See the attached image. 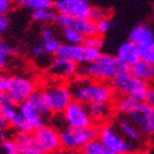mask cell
Segmentation results:
<instances>
[{
    "label": "cell",
    "instance_id": "cell-22",
    "mask_svg": "<svg viewBox=\"0 0 154 154\" xmlns=\"http://www.w3.org/2000/svg\"><path fill=\"white\" fill-rule=\"evenodd\" d=\"M73 28L76 29L78 32H80L85 38L86 36L96 35V22L91 20L89 17L86 18H75L74 23H73Z\"/></svg>",
    "mask_w": 154,
    "mask_h": 154
},
{
    "label": "cell",
    "instance_id": "cell-18",
    "mask_svg": "<svg viewBox=\"0 0 154 154\" xmlns=\"http://www.w3.org/2000/svg\"><path fill=\"white\" fill-rule=\"evenodd\" d=\"M20 110L22 112L23 117L26 119L28 127H29L30 131H34L35 129H38V127L45 125V117L38 112V110L31 105V103L26 100L23 103L20 105Z\"/></svg>",
    "mask_w": 154,
    "mask_h": 154
},
{
    "label": "cell",
    "instance_id": "cell-31",
    "mask_svg": "<svg viewBox=\"0 0 154 154\" xmlns=\"http://www.w3.org/2000/svg\"><path fill=\"white\" fill-rule=\"evenodd\" d=\"M13 53H14V50L0 38V71L3 69L8 65L10 56Z\"/></svg>",
    "mask_w": 154,
    "mask_h": 154
},
{
    "label": "cell",
    "instance_id": "cell-40",
    "mask_svg": "<svg viewBox=\"0 0 154 154\" xmlns=\"http://www.w3.org/2000/svg\"><path fill=\"white\" fill-rule=\"evenodd\" d=\"M31 53H32V55L34 56V57H42V56H44L46 53H45L44 48H43V46H42L41 44H35L33 45L32 50H31Z\"/></svg>",
    "mask_w": 154,
    "mask_h": 154
},
{
    "label": "cell",
    "instance_id": "cell-34",
    "mask_svg": "<svg viewBox=\"0 0 154 154\" xmlns=\"http://www.w3.org/2000/svg\"><path fill=\"white\" fill-rule=\"evenodd\" d=\"M103 38H100V35L96 34V35H91V36H86L84 38L83 44L87 48H97V50H100L101 46H103Z\"/></svg>",
    "mask_w": 154,
    "mask_h": 154
},
{
    "label": "cell",
    "instance_id": "cell-10",
    "mask_svg": "<svg viewBox=\"0 0 154 154\" xmlns=\"http://www.w3.org/2000/svg\"><path fill=\"white\" fill-rule=\"evenodd\" d=\"M32 134L36 146L46 153L55 154L62 148L60 131L52 125H41L33 131Z\"/></svg>",
    "mask_w": 154,
    "mask_h": 154
},
{
    "label": "cell",
    "instance_id": "cell-28",
    "mask_svg": "<svg viewBox=\"0 0 154 154\" xmlns=\"http://www.w3.org/2000/svg\"><path fill=\"white\" fill-rule=\"evenodd\" d=\"M31 18L33 21L38 23H51L55 22L56 13L52 9H38L35 11H32Z\"/></svg>",
    "mask_w": 154,
    "mask_h": 154
},
{
    "label": "cell",
    "instance_id": "cell-42",
    "mask_svg": "<svg viewBox=\"0 0 154 154\" xmlns=\"http://www.w3.org/2000/svg\"><path fill=\"white\" fill-rule=\"evenodd\" d=\"M144 101L146 103H149V105L154 109V88H151V87L149 88L148 93L145 95Z\"/></svg>",
    "mask_w": 154,
    "mask_h": 154
},
{
    "label": "cell",
    "instance_id": "cell-13",
    "mask_svg": "<svg viewBox=\"0 0 154 154\" xmlns=\"http://www.w3.org/2000/svg\"><path fill=\"white\" fill-rule=\"evenodd\" d=\"M129 40L133 42L139 50L154 48V31L148 23H139L130 31Z\"/></svg>",
    "mask_w": 154,
    "mask_h": 154
},
{
    "label": "cell",
    "instance_id": "cell-45",
    "mask_svg": "<svg viewBox=\"0 0 154 154\" xmlns=\"http://www.w3.org/2000/svg\"><path fill=\"white\" fill-rule=\"evenodd\" d=\"M21 154H48V153H46V152L40 150V149H38V146L35 145V146H33V148L29 149L28 151L23 152V153H21Z\"/></svg>",
    "mask_w": 154,
    "mask_h": 154
},
{
    "label": "cell",
    "instance_id": "cell-1",
    "mask_svg": "<svg viewBox=\"0 0 154 154\" xmlns=\"http://www.w3.org/2000/svg\"><path fill=\"white\" fill-rule=\"evenodd\" d=\"M73 96L77 101L91 105V103H111L115 96L111 84L99 80H88L87 77L77 73L73 78Z\"/></svg>",
    "mask_w": 154,
    "mask_h": 154
},
{
    "label": "cell",
    "instance_id": "cell-20",
    "mask_svg": "<svg viewBox=\"0 0 154 154\" xmlns=\"http://www.w3.org/2000/svg\"><path fill=\"white\" fill-rule=\"evenodd\" d=\"M130 72L146 83L154 80V64L143 60H139L137 63L130 66Z\"/></svg>",
    "mask_w": 154,
    "mask_h": 154
},
{
    "label": "cell",
    "instance_id": "cell-4",
    "mask_svg": "<svg viewBox=\"0 0 154 154\" xmlns=\"http://www.w3.org/2000/svg\"><path fill=\"white\" fill-rule=\"evenodd\" d=\"M98 138V129L94 125L88 128H72L65 125L60 130L62 148L68 151L82 150L89 141Z\"/></svg>",
    "mask_w": 154,
    "mask_h": 154
},
{
    "label": "cell",
    "instance_id": "cell-19",
    "mask_svg": "<svg viewBox=\"0 0 154 154\" xmlns=\"http://www.w3.org/2000/svg\"><path fill=\"white\" fill-rule=\"evenodd\" d=\"M40 44L43 46L45 53L48 55L57 54L58 50L61 48V42L55 38L54 31L50 26L43 28L40 34Z\"/></svg>",
    "mask_w": 154,
    "mask_h": 154
},
{
    "label": "cell",
    "instance_id": "cell-41",
    "mask_svg": "<svg viewBox=\"0 0 154 154\" xmlns=\"http://www.w3.org/2000/svg\"><path fill=\"white\" fill-rule=\"evenodd\" d=\"M10 103H12L11 99H10L9 95L7 93H2V91H0V110L2 109L3 107L8 106Z\"/></svg>",
    "mask_w": 154,
    "mask_h": 154
},
{
    "label": "cell",
    "instance_id": "cell-2",
    "mask_svg": "<svg viewBox=\"0 0 154 154\" xmlns=\"http://www.w3.org/2000/svg\"><path fill=\"white\" fill-rule=\"evenodd\" d=\"M128 71H130V67L122 63L116 55L100 54L95 61L78 69L77 73L87 78L90 77L94 80L108 83Z\"/></svg>",
    "mask_w": 154,
    "mask_h": 154
},
{
    "label": "cell",
    "instance_id": "cell-14",
    "mask_svg": "<svg viewBox=\"0 0 154 154\" xmlns=\"http://www.w3.org/2000/svg\"><path fill=\"white\" fill-rule=\"evenodd\" d=\"M1 112L7 119V121L11 125L13 129H16L18 131H30L28 123H26V119L23 117L20 107H17L16 103H10L8 106L3 107L1 109Z\"/></svg>",
    "mask_w": 154,
    "mask_h": 154
},
{
    "label": "cell",
    "instance_id": "cell-24",
    "mask_svg": "<svg viewBox=\"0 0 154 154\" xmlns=\"http://www.w3.org/2000/svg\"><path fill=\"white\" fill-rule=\"evenodd\" d=\"M28 101H29L43 117L48 118V116H50L51 112H50V109H48V105H46V101H45V99H44V96H43L42 90H35V91L30 96Z\"/></svg>",
    "mask_w": 154,
    "mask_h": 154
},
{
    "label": "cell",
    "instance_id": "cell-12",
    "mask_svg": "<svg viewBox=\"0 0 154 154\" xmlns=\"http://www.w3.org/2000/svg\"><path fill=\"white\" fill-rule=\"evenodd\" d=\"M54 8L58 13H65L73 18L89 17L91 6L87 0H57Z\"/></svg>",
    "mask_w": 154,
    "mask_h": 154
},
{
    "label": "cell",
    "instance_id": "cell-3",
    "mask_svg": "<svg viewBox=\"0 0 154 154\" xmlns=\"http://www.w3.org/2000/svg\"><path fill=\"white\" fill-rule=\"evenodd\" d=\"M42 93L50 112L54 115L63 113L68 105L74 100L72 88H69L62 80H50L42 89Z\"/></svg>",
    "mask_w": 154,
    "mask_h": 154
},
{
    "label": "cell",
    "instance_id": "cell-30",
    "mask_svg": "<svg viewBox=\"0 0 154 154\" xmlns=\"http://www.w3.org/2000/svg\"><path fill=\"white\" fill-rule=\"evenodd\" d=\"M0 154H20L19 146L14 139L3 138L0 140Z\"/></svg>",
    "mask_w": 154,
    "mask_h": 154
},
{
    "label": "cell",
    "instance_id": "cell-6",
    "mask_svg": "<svg viewBox=\"0 0 154 154\" xmlns=\"http://www.w3.org/2000/svg\"><path fill=\"white\" fill-rule=\"evenodd\" d=\"M98 139L108 150L115 154H129L134 151V145L125 139L113 125H101L98 129Z\"/></svg>",
    "mask_w": 154,
    "mask_h": 154
},
{
    "label": "cell",
    "instance_id": "cell-23",
    "mask_svg": "<svg viewBox=\"0 0 154 154\" xmlns=\"http://www.w3.org/2000/svg\"><path fill=\"white\" fill-rule=\"evenodd\" d=\"M139 103H142V100L135 96H119L118 99L115 101L113 109L119 115H127Z\"/></svg>",
    "mask_w": 154,
    "mask_h": 154
},
{
    "label": "cell",
    "instance_id": "cell-46",
    "mask_svg": "<svg viewBox=\"0 0 154 154\" xmlns=\"http://www.w3.org/2000/svg\"><path fill=\"white\" fill-rule=\"evenodd\" d=\"M129 154H150V152H148V151H133Z\"/></svg>",
    "mask_w": 154,
    "mask_h": 154
},
{
    "label": "cell",
    "instance_id": "cell-44",
    "mask_svg": "<svg viewBox=\"0 0 154 154\" xmlns=\"http://www.w3.org/2000/svg\"><path fill=\"white\" fill-rule=\"evenodd\" d=\"M8 125H9V123H8L7 119L5 118V116L2 115L1 110H0V134L6 131V129L8 128Z\"/></svg>",
    "mask_w": 154,
    "mask_h": 154
},
{
    "label": "cell",
    "instance_id": "cell-16",
    "mask_svg": "<svg viewBox=\"0 0 154 154\" xmlns=\"http://www.w3.org/2000/svg\"><path fill=\"white\" fill-rule=\"evenodd\" d=\"M116 127L118 129L125 139H128L129 141L138 142L141 139V130L138 125H134L133 122L128 119V117H119L116 120Z\"/></svg>",
    "mask_w": 154,
    "mask_h": 154
},
{
    "label": "cell",
    "instance_id": "cell-11",
    "mask_svg": "<svg viewBox=\"0 0 154 154\" xmlns=\"http://www.w3.org/2000/svg\"><path fill=\"white\" fill-rule=\"evenodd\" d=\"M77 64L67 58L57 56L50 63L48 67V74L56 80H65L74 78L77 74Z\"/></svg>",
    "mask_w": 154,
    "mask_h": 154
},
{
    "label": "cell",
    "instance_id": "cell-47",
    "mask_svg": "<svg viewBox=\"0 0 154 154\" xmlns=\"http://www.w3.org/2000/svg\"><path fill=\"white\" fill-rule=\"evenodd\" d=\"M150 154H154V146H153V149H152V151L150 152Z\"/></svg>",
    "mask_w": 154,
    "mask_h": 154
},
{
    "label": "cell",
    "instance_id": "cell-36",
    "mask_svg": "<svg viewBox=\"0 0 154 154\" xmlns=\"http://www.w3.org/2000/svg\"><path fill=\"white\" fill-rule=\"evenodd\" d=\"M139 51H140V58L141 60L154 64V48H143V50H139Z\"/></svg>",
    "mask_w": 154,
    "mask_h": 154
},
{
    "label": "cell",
    "instance_id": "cell-33",
    "mask_svg": "<svg viewBox=\"0 0 154 154\" xmlns=\"http://www.w3.org/2000/svg\"><path fill=\"white\" fill-rule=\"evenodd\" d=\"M74 20L75 18H73L72 16H68V14H65V13H57L56 18H55V22H56L57 26H61L62 29H65V28L73 26Z\"/></svg>",
    "mask_w": 154,
    "mask_h": 154
},
{
    "label": "cell",
    "instance_id": "cell-15",
    "mask_svg": "<svg viewBox=\"0 0 154 154\" xmlns=\"http://www.w3.org/2000/svg\"><path fill=\"white\" fill-rule=\"evenodd\" d=\"M116 56L125 65H128L129 67L137 63L140 58V51L137 45L131 42L130 40L127 42H123L117 50Z\"/></svg>",
    "mask_w": 154,
    "mask_h": 154
},
{
    "label": "cell",
    "instance_id": "cell-29",
    "mask_svg": "<svg viewBox=\"0 0 154 154\" xmlns=\"http://www.w3.org/2000/svg\"><path fill=\"white\" fill-rule=\"evenodd\" d=\"M62 35L65 42L68 44H82L85 38V36L80 32H78L76 29H74L73 26L62 30Z\"/></svg>",
    "mask_w": 154,
    "mask_h": 154
},
{
    "label": "cell",
    "instance_id": "cell-37",
    "mask_svg": "<svg viewBox=\"0 0 154 154\" xmlns=\"http://www.w3.org/2000/svg\"><path fill=\"white\" fill-rule=\"evenodd\" d=\"M103 17H106L103 10L99 9V8H94V7H91V10H90V13H89L90 19L94 20L95 22H97L98 20H100L101 18H103Z\"/></svg>",
    "mask_w": 154,
    "mask_h": 154
},
{
    "label": "cell",
    "instance_id": "cell-26",
    "mask_svg": "<svg viewBox=\"0 0 154 154\" xmlns=\"http://www.w3.org/2000/svg\"><path fill=\"white\" fill-rule=\"evenodd\" d=\"M19 6L29 10L35 11L38 9H52L54 8V2L52 0H16Z\"/></svg>",
    "mask_w": 154,
    "mask_h": 154
},
{
    "label": "cell",
    "instance_id": "cell-8",
    "mask_svg": "<svg viewBox=\"0 0 154 154\" xmlns=\"http://www.w3.org/2000/svg\"><path fill=\"white\" fill-rule=\"evenodd\" d=\"M63 120L65 125L72 128H88L94 125V119L90 115L88 106L85 103L73 100L64 110Z\"/></svg>",
    "mask_w": 154,
    "mask_h": 154
},
{
    "label": "cell",
    "instance_id": "cell-38",
    "mask_svg": "<svg viewBox=\"0 0 154 154\" xmlns=\"http://www.w3.org/2000/svg\"><path fill=\"white\" fill-rule=\"evenodd\" d=\"M12 8V0H0V16H6Z\"/></svg>",
    "mask_w": 154,
    "mask_h": 154
},
{
    "label": "cell",
    "instance_id": "cell-39",
    "mask_svg": "<svg viewBox=\"0 0 154 154\" xmlns=\"http://www.w3.org/2000/svg\"><path fill=\"white\" fill-rule=\"evenodd\" d=\"M10 85V77L6 74L0 73V91L7 93Z\"/></svg>",
    "mask_w": 154,
    "mask_h": 154
},
{
    "label": "cell",
    "instance_id": "cell-5",
    "mask_svg": "<svg viewBox=\"0 0 154 154\" xmlns=\"http://www.w3.org/2000/svg\"><path fill=\"white\" fill-rule=\"evenodd\" d=\"M111 86L119 96H135L144 101L149 84L133 75L130 71L118 75L111 80Z\"/></svg>",
    "mask_w": 154,
    "mask_h": 154
},
{
    "label": "cell",
    "instance_id": "cell-32",
    "mask_svg": "<svg viewBox=\"0 0 154 154\" xmlns=\"http://www.w3.org/2000/svg\"><path fill=\"white\" fill-rule=\"evenodd\" d=\"M112 26V23L110 21V19L108 17H103L100 20H98L96 22V30H97V34L98 35H103L106 34Z\"/></svg>",
    "mask_w": 154,
    "mask_h": 154
},
{
    "label": "cell",
    "instance_id": "cell-25",
    "mask_svg": "<svg viewBox=\"0 0 154 154\" xmlns=\"http://www.w3.org/2000/svg\"><path fill=\"white\" fill-rule=\"evenodd\" d=\"M14 140H16L17 144L19 146L20 154L28 151L29 149L33 148V146H35L33 134L29 131H18Z\"/></svg>",
    "mask_w": 154,
    "mask_h": 154
},
{
    "label": "cell",
    "instance_id": "cell-21",
    "mask_svg": "<svg viewBox=\"0 0 154 154\" xmlns=\"http://www.w3.org/2000/svg\"><path fill=\"white\" fill-rule=\"evenodd\" d=\"M88 109H89L94 121L105 122L110 118V116L112 113L113 107L111 103H100L88 105Z\"/></svg>",
    "mask_w": 154,
    "mask_h": 154
},
{
    "label": "cell",
    "instance_id": "cell-43",
    "mask_svg": "<svg viewBox=\"0 0 154 154\" xmlns=\"http://www.w3.org/2000/svg\"><path fill=\"white\" fill-rule=\"evenodd\" d=\"M9 26V19L6 16H0V34L3 33Z\"/></svg>",
    "mask_w": 154,
    "mask_h": 154
},
{
    "label": "cell",
    "instance_id": "cell-9",
    "mask_svg": "<svg viewBox=\"0 0 154 154\" xmlns=\"http://www.w3.org/2000/svg\"><path fill=\"white\" fill-rule=\"evenodd\" d=\"M35 82L26 75H14L10 77V85L7 94L16 105H21L29 99L30 96L35 91Z\"/></svg>",
    "mask_w": 154,
    "mask_h": 154
},
{
    "label": "cell",
    "instance_id": "cell-35",
    "mask_svg": "<svg viewBox=\"0 0 154 154\" xmlns=\"http://www.w3.org/2000/svg\"><path fill=\"white\" fill-rule=\"evenodd\" d=\"M140 130L145 135H154V112L151 118L146 121V123H144L140 128Z\"/></svg>",
    "mask_w": 154,
    "mask_h": 154
},
{
    "label": "cell",
    "instance_id": "cell-17",
    "mask_svg": "<svg viewBox=\"0 0 154 154\" xmlns=\"http://www.w3.org/2000/svg\"><path fill=\"white\" fill-rule=\"evenodd\" d=\"M153 112H154L153 108L149 103H145V101H142V103H137L125 116L134 125H138L139 128H141L142 125H144V123H146V121L151 118Z\"/></svg>",
    "mask_w": 154,
    "mask_h": 154
},
{
    "label": "cell",
    "instance_id": "cell-27",
    "mask_svg": "<svg viewBox=\"0 0 154 154\" xmlns=\"http://www.w3.org/2000/svg\"><path fill=\"white\" fill-rule=\"evenodd\" d=\"M82 153L83 154H115L105 146V145L100 142L98 138L94 139L89 141L83 149H82Z\"/></svg>",
    "mask_w": 154,
    "mask_h": 154
},
{
    "label": "cell",
    "instance_id": "cell-7",
    "mask_svg": "<svg viewBox=\"0 0 154 154\" xmlns=\"http://www.w3.org/2000/svg\"><path fill=\"white\" fill-rule=\"evenodd\" d=\"M101 54L100 50L87 48L82 44H62L57 52V56L67 58L77 65H87L95 61Z\"/></svg>",
    "mask_w": 154,
    "mask_h": 154
}]
</instances>
